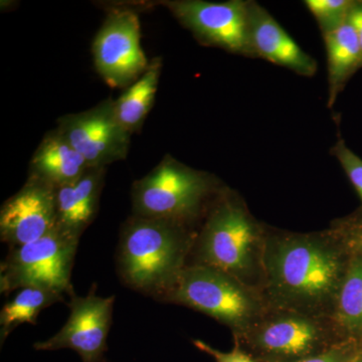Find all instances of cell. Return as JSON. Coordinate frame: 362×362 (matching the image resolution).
<instances>
[{
	"instance_id": "cell-1",
	"label": "cell",
	"mask_w": 362,
	"mask_h": 362,
	"mask_svg": "<svg viewBox=\"0 0 362 362\" xmlns=\"http://www.w3.org/2000/svg\"><path fill=\"white\" fill-rule=\"evenodd\" d=\"M349 254L331 226L293 233L268 226L264 251V297L269 306L331 317Z\"/></svg>"
},
{
	"instance_id": "cell-2",
	"label": "cell",
	"mask_w": 362,
	"mask_h": 362,
	"mask_svg": "<svg viewBox=\"0 0 362 362\" xmlns=\"http://www.w3.org/2000/svg\"><path fill=\"white\" fill-rule=\"evenodd\" d=\"M199 228L131 216L123 223L116 252L124 286L161 302L187 266Z\"/></svg>"
},
{
	"instance_id": "cell-3",
	"label": "cell",
	"mask_w": 362,
	"mask_h": 362,
	"mask_svg": "<svg viewBox=\"0 0 362 362\" xmlns=\"http://www.w3.org/2000/svg\"><path fill=\"white\" fill-rule=\"evenodd\" d=\"M267 228L239 194L223 187L199 226L187 265L225 272L263 292Z\"/></svg>"
},
{
	"instance_id": "cell-4",
	"label": "cell",
	"mask_w": 362,
	"mask_h": 362,
	"mask_svg": "<svg viewBox=\"0 0 362 362\" xmlns=\"http://www.w3.org/2000/svg\"><path fill=\"white\" fill-rule=\"evenodd\" d=\"M225 185L216 176L165 156L132 185V214L199 228Z\"/></svg>"
},
{
	"instance_id": "cell-5",
	"label": "cell",
	"mask_w": 362,
	"mask_h": 362,
	"mask_svg": "<svg viewBox=\"0 0 362 362\" xmlns=\"http://www.w3.org/2000/svg\"><path fill=\"white\" fill-rule=\"evenodd\" d=\"M161 303L187 307L214 318L242 334L269 308L263 292L250 287L225 272L209 267L187 265Z\"/></svg>"
},
{
	"instance_id": "cell-6",
	"label": "cell",
	"mask_w": 362,
	"mask_h": 362,
	"mask_svg": "<svg viewBox=\"0 0 362 362\" xmlns=\"http://www.w3.org/2000/svg\"><path fill=\"white\" fill-rule=\"evenodd\" d=\"M344 341L331 317L271 306L249 329L233 337L258 362H297Z\"/></svg>"
},
{
	"instance_id": "cell-7",
	"label": "cell",
	"mask_w": 362,
	"mask_h": 362,
	"mask_svg": "<svg viewBox=\"0 0 362 362\" xmlns=\"http://www.w3.org/2000/svg\"><path fill=\"white\" fill-rule=\"evenodd\" d=\"M80 238L57 225L37 240L11 247L0 265V292L39 287L62 296L75 294L71 270Z\"/></svg>"
},
{
	"instance_id": "cell-8",
	"label": "cell",
	"mask_w": 362,
	"mask_h": 362,
	"mask_svg": "<svg viewBox=\"0 0 362 362\" xmlns=\"http://www.w3.org/2000/svg\"><path fill=\"white\" fill-rule=\"evenodd\" d=\"M160 4L201 44L242 56H256L250 30V1L169 0Z\"/></svg>"
},
{
	"instance_id": "cell-9",
	"label": "cell",
	"mask_w": 362,
	"mask_h": 362,
	"mask_svg": "<svg viewBox=\"0 0 362 362\" xmlns=\"http://www.w3.org/2000/svg\"><path fill=\"white\" fill-rule=\"evenodd\" d=\"M95 66L111 88L129 87L149 66L141 45L139 18L129 8L110 11L93 42Z\"/></svg>"
},
{
	"instance_id": "cell-10",
	"label": "cell",
	"mask_w": 362,
	"mask_h": 362,
	"mask_svg": "<svg viewBox=\"0 0 362 362\" xmlns=\"http://www.w3.org/2000/svg\"><path fill=\"white\" fill-rule=\"evenodd\" d=\"M112 98L80 113L59 117V130L90 168H107L124 160L129 151L131 134L124 129L115 113Z\"/></svg>"
},
{
	"instance_id": "cell-11",
	"label": "cell",
	"mask_w": 362,
	"mask_h": 362,
	"mask_svg": "<svg viewBox=\"0 0 362 362\" xmlns=\"http://www.w3.org/2000/svg\"><path fill=\"white\" fill-rule=\"evenodd\" d=\"M115 296H98L96 286L84 297L73 294L68 303L70 315L58 333L45 341L35 342L39 351L71 349L83 362H106L105 354L112 325Z\"/></svg>"
},
{
	"instance_id": "cell-12",
	"label": "cell",
	"mask_w": 362,
	"mask_h": 362,
	"mask_svg": "<svg viewBox=\"0 0 362 362\" xmlns=\"http://www.w3.org/2000/svg\"><path fill=\"white\" fill-rule=\"evenodd\" d=\"M57 226V188L28 175L0 209V238L9 249L32 243Z\"/></svg>"
},
{
	"instance_id": "cell-13",
	"label": "cell",
	"mask_w": 362,
	"mask_h": 362,
	"mask_svg": "<svg viewBox=\"0 0 362 362\" xmlns=\"http://www.w3.org/2000/svg\"><path fill=\"white\" fill-rule=\"evenodd\" d=\"M250 30L256 56L303 77L315 75L317 63L264 7L250 1Z\"/></svg>"
},
{
	"instance_id": "cell-14",
	"label": "cell",
	"mask_w": 362,
	"mask_h": 362,
	"mask_svg": "<svg viewBox=\"0 0 362 362\" xmlns=\"http://www.w3.org/2000/svg\"><path fill=\"white\" fill-rule=\"evenodd\" d=\"M107 168H90L74 182L57 188V225L81 238L99 209Z\"/></svg>"
},
{
	"instance_id": "cell-15",
	"label": "cell",
	"mask_w": 362,
	"mask_h": 362,
	"mask_svg": "<svg viewBox=\"0 0 362 362\" xmlns=\"http://www.w3.org/2000/svg\"><path fill=\"white\" fill-rule=\"evenodd\" d=\"M90 168L84 157L59 132L45 134L30 162V173L59 188L77 180Z\"/></svg>"
},
{
	"instance_id": "cell-16",
	"label": "cell",
	"mask_w": 362,
	"mask_h": 362,
	"mask_svg": "<svg viewBox=\"0 0 362 362\" xmlns=\"http://www.w3.org/2000/svg\"><path fill=\"white\" fill-rule=\"evenodd\" d=\"M327 54L329 107L337 102L338 95L354 73L362 66V51L358 37L349 23L327 35H324Z\"/></svg>"
},
{
	"instance_id": "cell-17",
	"label": "cell",
	"mask_w": 362,
	"mask_h": 362,
	"mask_svg": "<svg viewBox=\"0 0 362 362\" xmlns=\"http://www.w3.org/2000/svg\"><path fill=\"white\" fill-rule=\"evenodd\" d=\"M162 59H150L148 68L136 82L124 90L114 102L119 122L129 134L140 132L145 119L151 111L158 90Z\"/></svg>"
},
{
	"instance_id": "cell-18",
	"label": "cell",
	"mask_w": 362,
	"mask_h": 362,
	"mask_svg": "<svg viewBox=\"0 0 362 362\" xmlns=\"http://www.w3.org/2000/svg\"><path fill=\"white\" fill-rule=\"evenodd\" d=\"M349 268L338 294L333 321L343 339L356 342L359 347L362 344V259L354 252L349 251Z\"/></svg>"
},
{
	"instance_id": "cell-19",
	"label": "cell",
	"mask_w": 362,
	"mask_h": 362,
	"mask_svg": "<svg viewBox=\"0 0 362 362\" xmlns=\"http://www.w3.org/2000/svg\"><path fill=\"white\" fill-rule=\"evenodd\" d=\"M65 301L58 293L39 287L21 288L2 307L0 312V339L6 341L8 335L21 324L35 325L40 312L52 305Z\"/></svg>"
},
{
	"instance_id": "cell-20",
	"label": "cell",
	"mask_w": 362,
	"mask_h": 362,
	"mask_svg": "<svg viewBox=\"0 0 362 362\" xmlns=\"http://www.w3.org/2000/svg\"><path fill=\"white\" fill-rule=\"evenodd\" d=\"M304 4L315 18L324 35L337 30L346 23L354 1L351 0H306Z\"/></svg>"
},
{
	"instance_id": "cell-21",
	"label": "cell",
	"mask_w": 362,
	"mask_h": 362,
	"mask_svg": "<svg viewBox=\"0 0 362 362\" xmlns=\"http://www.w3.org/2000/svg\"><path fill=\"white\" fill-rule=\"evenodd\" d=\"M330 226L341 238L347 250L362 259V206L349 216L333 221ZM358 349L362 354V344Z\"/></svg>"
},
{
	"instance_id": "cell-22",
	"label": "cell",
	"mask_w": 362,
	"mask_h": 362,
	"mask_svg": "<svg viewBox=\"0 0 362 362\" xmlns=\"http://www.w3.org/2000/svg\"><path fill=\"white\" fill-rule=\"evenodd\" d=\"M333 156L339 162L352 187L361 201L362 206V159L347 146L344 140L339 139L332 148Z\"/></svg>"
},
{
	"instance_id": "cell-23",
	"label": "cell",
	"mask_w": 362,
	"mask_h": 362,
	"mask_svg": "<svg viewBox=\"0 0 362 362\" xmlns=\"http://www.w3.org/2000/svg\"><path fill=\"white\" fill-rule=\"evenodd\" d=\"M358 352V346L356 342L344 341L338 343L321 354L306 357L297 362H347Z\"/></svg>"
},
{
	"instance_id": "cell-24",
	"label": "cell",
	"mask_w": 362,
	"mask_h": 362,
	"mask_svg": "<svg viewBox=\"0 0 362 362\" xmlns=\"http://www.w3.org/2000/svg\"><path fill=\"white\" fill-rule=\"evenodd\" d=\"M192 343L197 349L213 357L216 362H258L235 342H233V349L228 352L214 349L202 340L194 339Z\"/></svg>"
},
{
	"instance_id": "cell-25",
	"label": "cell",
	"mask_w": 362,
	"mask_h": 362,
	"mask_svg": "<svg viewBox=\"0 0 362 362\" xmlns=\"http://www.w3.org/2000/svg\"><path fill=\"white\" fill-rule=\"evenodd\" d=\"M347 23L354 28L362 51V4L361 1H354V6L347 18Z\"/></svg>"
},
{
	"instance_id": "cell-26",
	"label": "cell",
	"mask_w": 362,
	"mask_h": 362,
	"mask_svg": "<svg viewBox=\"0 0 362 362\" xmlns=\"http://www.w3.org/2000/svg\"><path fill=\"white\" fill-rule=\"evenodd\" d=\"M347 362H362V354L361 352H358L356 356L352 357V358Z\"/></svg>"
},
{
	"instance_id": "cell-27",
	"label": "cell",
	"mask_w": 362,
	"mask_h": 362,
	"mask_svg": "<svg viewBox=\"0 0 362 362\" xmlns=\"http://www.w3.org/2000/svg\"><path fill=\"white\" fill-rule=\"evenodd\" d=\"M361 4H362V1H361Z\"/></svg>"
}]
</instances>
